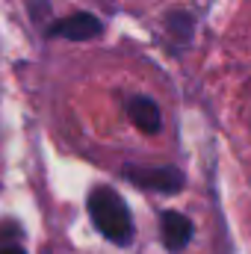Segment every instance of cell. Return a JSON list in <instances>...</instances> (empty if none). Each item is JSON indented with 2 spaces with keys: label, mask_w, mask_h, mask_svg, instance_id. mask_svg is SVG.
I'll return each instance as SVG.
<instances>
[{
  "label": "cell",
  "mask_w": 251,
  "mask_h": 254,
  "mask_svg": "<svg viewBox=\"0 0 251 254\" xmlns=\"http://www.w3.org/2000/svg\"><path fill=\"white\" fill-rule=\"evenodd\" d=\"M122 178L127 184L139 187L145 192H160V195H178L187 190V175L178 166H139L127 163L122 166Z\"/></svg>",
  "instance_id": "cell-2"
},
{
  "label": "cell",
  "mask_w": 251,
  "mask_h": 254,
  "mask_svg": "<svg viewBox=\"0 0 251 254\" xmlns=\"http://www.w3.org/2000/svg\"><path fill=\"white\" fill-rule=\"evenodd\" d=\"M0 254H27V249L18 243H0Z\"/></svg>",
  "instance_id": "cell-7"
},
{
  "label": "cell",
  "mask_w": 251,
  "mask_h": 254,
  "mask_svg": "<svg viewBox=\"0 0 251 254\" xmlns=\"http://www.w3.org/2000/svg\"><path fill=\"white\" fill-rule=\"evenodd\" d=\"M192 237H195V225H192L189 216H184L181 210H166V213H160V240H163L166 252L181 254L189 246Z\"/></svg>",
  "instance_id": "cell-4"
},
{
  "label": "cell",
  "mask_w": 251,
  "mask_h": 254,
  "mask_svg": "<svg viewBox=\"0 0 251 254\" xmlns=\"http://www.w3.org/2000/svg\"><path fill=\"white\" fill-rule=\"evenodd\" d=\"M86 210H89V219L95 225V231L110 240L113 246H130L133 243V213L127 207V201L113 190V187H95L86 198Z\"/></svg>",
  "instance_id": "cell-1"
},
{
  "label": "cell",
  "mask_w": 251,
  "mask_h": 254,
  "mask_svg": "<svg viewBox=\"0 0 251 254\" xmlns=\"http://www.w3.org/2000/svg\"><path fill=\"white\" fill-rule=\"evenodd\" d=\"M163 27H166V33H169L172 39H178L181 45H189V42H192V33H195V18L189 15L187 9H172V12L166 15Z\"/></svg>",
  "instance_id": "cell-6"
},
{
  "label": "cell",
  "mask_w": 251,
  "mask_h": 254,
  "mask_svg": "<svg viewBox=\"0 0 251 254\" xmlns=\"http://www.w3.org/2000/svg\"><path fill=\"white\" fill-rule=\"evenodd\" d=\"M127 119L133 122L136 130H142V133H148V136L160 133V127H163L160 104H157L154 98H148V95H133V98H127Z\"/></svg>",
  "instance_id": "cell-5"
},
{
  "label": "cell",
  "mask_w": 251,
  "mask_h": 254,
  "mask_svg": "<svg viewBox=\"0 0 251 254\" xmlns=\"http://www.w3.org/2000/svg\"><path fill=\"white\" fill-rule=\"evenodd\" d=\"M104 33V21L92 12H71L48 27V39H65V42H92Z\"/></svg>",
  "instance_id": "cell-3"
}]
</instances>
